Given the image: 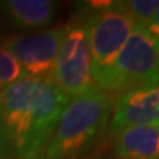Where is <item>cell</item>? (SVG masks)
I'll return each mask as SVG.
<instances>
[{
    "instance_id": "cell-1",
    "label": "cell",
    "mask_w": 159,
    "mask_h": 159,
    "mask_svg": "<svg viewBox=\"0 0 159 159\" xmlns=\"http://www.w3.org/2000/svg\"><path fill=\"white\" fill-rule=\"evenodd\" d=\"M68 102L52 78L24 77L0 90L2 139L16 159H41Z\"/></svg>"
},
{
    "instance_id": "cell-2",
    "label": "cell",
    "mask_w": 159,
    "mask_h": 159,
    "mask_svg": "<svg viewBox=\"0 0 159 159\" xmlns=\"http://www.w3.org/2000/svg\"><path fill=\"white\" fill-rule=\"evenodd\" d=\"M111 100L97 87L69 99L43 159H75L85 153L106 130Z\"/></svg>"
},
{
    "instance_id": "cell-3",
    "label": "cell",
    "mask_w": 159,
    "mask_h": 159,
    "mask_svg": "<svg viewBox=\"0 0 159 159\" xmlns=\"http://www.w3.org/2000/svg\"><path fill=\"white\" fill-rule=\"evenodd\" d=\"M89 13V49L91 78L100 90L130 35L134 22L125 7V2H105L102 6L91 3Z\"/></svg>"
},
{
    "instance_id": "cell-4",
    "label": "cell",
    "mask_w": 159,
    "mask_h": 159,
    "mask_svg": "<svg viewBox=\"0 0 159 159\" xmlns=\"http://www.w3.org/2000/svg\"><path fill=\"white\" fill-rule=\"evenodd\" d=\"M159 40L143 27L134 25L122 46L102 91H122L158 84Z\"/></svg>"
},
{
    "instance_id": "cell-5",
    "label": "cell",
    "mask_w": 159,
    "mask_h": 159,
    "mask_svg": "<svg viewBox=\"0 0 159 159\" xmlns=\"http://www.w3.org/2000/svg\"><path fill=\"white\" fill-rule=\"evenodd\" d=\"M87 19L89 13L83 12L75 21L66 24L52 72V81L68 99H74L93 87Z\"/></svg>"
},
{
    "instance_id": "cell-6",
    "label": "cell",
    "mask_w": 159,
    "mask_h": 159,
    "mask_svg": "<svg viewBox=\"0 0 159 159\" xmlns=\"http://www.w3.org/2000/svg\"><path fill=\"white\" fill-rule=\"evenodd\" d=\"M66 25L12 37L5 43L6 50L18 61L24 74L33 78H52L53 66Z\"/></svg>"
},
{
    "instance_id": "cell-7",
    "label": "cell",
    "mask_w": 159,
    "mask_h": 159,
    "mask_svg": "<svg viewBox=\"0 0 159 159\" xmlns=\"http://www.w3.org/2000/svg\"><path fill=\"white\" fill-rule=\"evenodd\" d=\"M150 124H159L158 84L119 93L111 119V134L114 136L125 128Z\"/></svg>"
},
{
    "instance_id": "cell-8",
    "label": "cell",
    "mask_w": 159,
    "mask_h": 159,
    "mask_svg": "<svg viewBox=\"0 0 159 159\" xmlns=\"http://www.w3.org/2000/svg\"><path fill=\"white\" fill-rule=\"evenodd\" d=\"M115 152L121 159H158L159 124L131 127L114 134Z\"/></svg>"
},
{
    "instance_id": "cell-9",
    "label": "cell",
    "mask_w": 159,
    "mask_h": 159,
    "mask_svg": "<svg viewBox=\"0 0 159 159\" xmlns=\"http://www.w3.org/2000/svg\"><path fill=\"white\" fill-rule=\"evenodd\" d=\"M2 9L13 27L37 30L53 21L56 3L50 0H7L2 3Z\"/></svg>"
},
{
    "instance_id": "cell-10",
    "label": "cell",
    "mask_w": 159,
    "mask_h": 159,
    "mask_svg": "<svg viewBox=\"0 0 159 159\" xmlns=\"http://www.w3.org/2000/svg\"><path fill=\"white\" fill-rule=\"evenodd\" d=\"M134 25L143 27L152 34L158 35L159 28V2L158 0H130L125 2Z\"/></svg>"
},
{
    "instance_id": "cell-11",
    "label": "cell",
    "mask_w": 159,
    "mask_h": 159,
    "mask_svg": "<svg viewBox=\"0 0 159 159\" xmlns=\"http://www.w3.org/2000/svg\"><path fill=\"white\" fill-rule=\"evenodd\" d=\"M24 77H27V75L24 74L18 61L5 47L0 46V90Z\"/></svg>"
},
{
    "instance_id": "cell-12",
    "label": "cell",
    "mask_w": 159,
    "mask_h": 159,
    "mask_svg": "<svg viewBox=\"0 0 159 159\" xmlns=\"http://www.w3.org/2000/svg\"><path fill=\"white\" fill-rule=\"evenodd\" d=\"M0 142L3 143V139H2V128H0Z\"/></svg>"
},
{
    "instance_id": "cell-13",
    "label": "cell",
    "mask_w": 159,
    "mask_h": 159,
    "mask_svg": "<svg viewBox=\"0 0 159 159\" xmlns=\"http://www.w3.org/2000/svg\"><path fill=\"white\" fill-rule=\"evenodd\" d=\"M0 159H3V158H2V156H0Z\"/></svg>"
}]
</instances>
